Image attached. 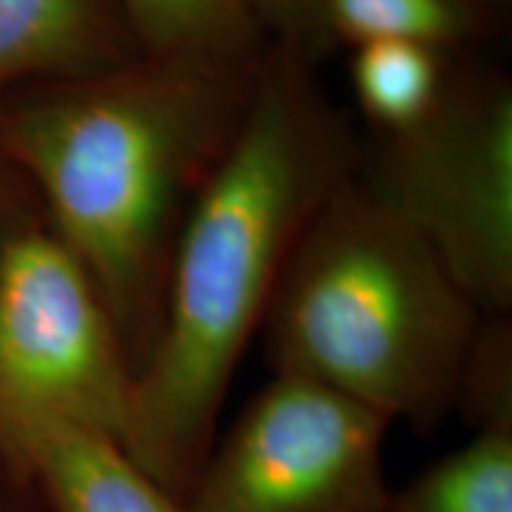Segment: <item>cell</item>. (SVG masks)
Masks as SVG:
<instances>
[{
    "label": "cell",
    "instance_id": "obj_12",
    "mask_svg": "<svg viewBox=\"0 0 512 512\" xmlns=\"http://www.w3.org/2000/svg\"><path fill=\"white\" fill-rule=\"evenodd\" d=\"M479 24L482 5L472 0H325L332 46L401 41L446 53L470 41Z\"/></svg>",
    "mask_w": 512,
    "mask_h": 512
},
{
    "label": "cell",
    "instance_id": "obj_3",
    "mask_svg": "<svg viewBox=\"0 0 512 512\" xmlns=\"http://www.w3.org/2000/svg\"><path fill=\"white\" fill-rule=\"evenodd\" d=\"M482 320L430 247L347 176L294 247L261 337L273 373L432 434L456 411Z\"/></svg>",
    "mask_w": 512,
    "mask_h": 512
},
{
    "label": "cell",
    "instance_id": "obj_14",
    "mask_svg": "<svg viewBox=\"0 0 512 512\" xmlns=\"http://www.w3.org/2000/svg\"><path fill=\"white\" fill-rule=\"evenodd\" d=\"M264 27L273 50L313 64L330 53L325 0H245Z\"/></svg>",
    "mask_w": 512,
    "mask_h": 512
},
{
    "label": "cell",
    "instance_id": "obj_15",
    "mask_svg": "<svg viewBox=\"0 0 512 512\" xmlns=\"http://www.w3.org/2000/svg\"><path fill=\"white\" fill-rule=\"evenodd\" d=\"M472 3H477V5H482V8H484V3H486V0H472Z\"/></svg>",
    "mask_w": 512,
    "mask_h": 512
},
{
    "label": "cell",
    "instance_id": "obj_16",
    "mask_svg": "<svg viewBox=\"0 0 512 512\" xmlns=\"http://www.w3.org/2000/svg\"><path fill=\"white\" fill-rule=\"evenodd\" d=\"M0 512H5V508H3V505H0Z\"/></svg>",
    "mask_w": 512,
    "mask_h": 512
},
{
    "label": "cell",
    "instance_id": "obj_7",
    "mask_svg": "<svg viewBox=\"0 0 512 512\" xmlns=\"http://www.w3.org/2000/svg\"><path fill=\"white\" fill-rule=\"evenodd\" d=\"M0 460L53 512H185L119 441L72 422L0 413Z\"/></svg>",
    "mask_w": 512,
    "mask_h": 512
},
{
    "label": "cell",
    "instance_id": "obj_2",
    "mask_svg": "<svg viewBox=\"0 0 512 512\" xmlns=\"http://www.w3.org/2000/svg\"><path fill=\"white\" fill-rule=\"evenodd\" d=\"M261 64L140 57L0 110V150L41 190L53 233L91 273L136 375L162 325L178 233L238 133Z\"/></svg>",
    "mask_w": 512,
    "mask_h": 512
},
{
    "label": "cell",
    "instance_id": "obj_1",
    "mask_svg": "<svg viewBox=\"0 0 512 512\" xmlns=\"http://www.w3.org/2000/svg\"><path fill=\"white\" fill-rule=\"evenodd\" d=\"M354 169L313 64L271 50L226 155L192 202L136 375L124 451L183 501L219 437L230 382L325 197Z\"/></svg>",
    "mask_w": 512,
    "mask_h": 512
},
{
    "label": "cell",
    "instance_id": "obj_11",
    "mask_svg": "<svg viewBox=\"0 0 512 512\" xmlns=\"http://www.w3.org/2000/svg\"><path fill=\"white\" fill-rule=\"evenodd\" d=\"M444 53L401 41L354 48L351 86L366 117L387 133H399L432 112L446 88Z\"/></svg>",
    "mask_w": 512,
    "mask_h": 512
},
{
    "label": "cell",
    "instance_id": "obj_8",
    "mask_svg": "<svg viewBox=\"0 0 512 512\" xmlns=\"http://www.w3.org/2000/svg\"><path fill=\"white\" fill-rule=\"evenodd\" d=\"M140 57L119 0H0V91L88 79Z\"/></svg>",
    "mask_w": 512,
    "mask_h": 512
},
{
    "label": "cell",
    "instance_id": "obj_10",
    "mask_svg": "<svg viewBox=\"0 0 512 512\" xmlns=\"http://www.w3.org/2000/svg\"><path fill=\"white\" fill-rule=\"evenodd\" d=\"M387 512H512V427L472 432L392 489Z\"/></svg>",
    "mask_w": 512,
    "mask_h": 512
},
{
    "label": "cell",
    "instance_id": "obj_6",
    "mask_svg": "<svg viewBox=\"0 0 512 512\" xmlns=\"http://www.w3.org/2000/svg\"><path fill=\"white\" fill-rule=\"evenodd\" d=\"M389 427L349 396L273 373L216 437L185 512H387Z\"/></svg>",
    "mask_w": 512,
    "mask_h": 512
},
{
    "label": "cell",
    "instance_id": "obj_4",
    "mask_svg": "<svg viewBox=\"0 0 512 512\" xmlns=\"http://www.w3.org/2000/svg\"><path fill=\"white\" fill-rule=\"evenodd\" d=\"M361 185L430 247L484 316H508L512 88L503 76L448 81L425 119L384 136Z\"/></svg>",
    "mask_w": 512,
    "mask_h": 512
},
{
    "label": "cell",
    "instance_id": "obj_13",
    "mask_svg": "<svg viewBox=\"0 0 512 512\" xmlns=\"http://www.w3.org/2000/svg\"><path fill=\"white\" fill-rule=\"evenodd\" d=\"M456 411L475 430L512 427V330L508 316H484L460 380Z\"/></svg>",
    "mask_w": 512,
    "mask_h": 512
},
{
    "label": "cell",
    "instance_id": "obj_9",
    "mask_svg": "<svg viewBox=\"0 0 512 512\" xmlns=\"http://www.w3.org/2000/svg\"><path fill=\"white\" fill-rule=\"evenodd\" d=\"M140 55L150 60L256 67L271 55L245 0H119Z\"/></svg>",
    "mask_w": 512,
    "mask_h": 512
},
{
    "label": "cell",
    "instance_id": "obj_5",
    "mask_svg": "<svg viewBox=\"0 0 512 512\" xmlns=\"http://www.w3.org/2000/svg\"><path fill=\"white\" fill-rule=\"evenodd\" d=\"M136 373L110 306L53 230L0 245V413L43 415L124 444Z\"/></svg>",
    "mask_w": 512,
    "mask_h": 512
}]
</instances>
